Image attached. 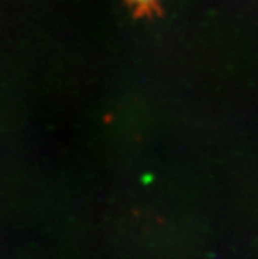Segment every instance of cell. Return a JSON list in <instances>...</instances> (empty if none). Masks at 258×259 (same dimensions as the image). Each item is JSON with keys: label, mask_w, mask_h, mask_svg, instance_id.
<instances>
[{"label": "cell", "mask_w": 258, "mask_h": 259, "mask_svg": "<svg viewBox=\"0 0 258 259\" xmlns=\"http://www.w3.org/2000/svg\"><path fill=\"white\" fill-rule=\"evenodd\" d=\"M128 3L131 4L134 12L144 16V15H153L160 10V2L161 0H127Z\"/></svg>", "instance_id": "cell-1"}]
</instances>
